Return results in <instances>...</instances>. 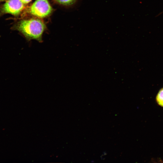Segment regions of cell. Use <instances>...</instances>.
<instances>
[{"instance_id":"6da1fadb","label":"cell","mask_w":163,"mask_h":163,"mask_svg":"<svg viewBox=\"0 0 163 163\" xmlns=\"http://www.w3.org/2000/svg\"><path fill=\"white\" fill-rule=\"evenodd\" d=\"M46 26L41 20L33 18L20 21L17 26V29L28 40L35 39L42 40V35Z\"/></svg>"},{"instance_id":"7a4b0ae2","label":"cell","mask_w":163,"mask_h":163,"mask_svg":"<svg viewBox=\"0 0 163 163\" xmlns=\"http://www.w3.org/2000/svg\"><path fill=\"white\" fill-rule=\"evenodd\" d=\"M52 11V8L48 0H36L29 10L31 14L40 18L48 16Z\"/></svg>"},{"instance_id":"3957f363","label":"cell","mask_w":163,"mask_h":163,"mask_svg":"<svg viewBox=\"0 0 163 163\" xmlns=\"http://www.w3.org/2000/svg\"><path fill=\"white\" fill-rule=\"evenodd\" d=\"M24 7L20 0H8L3 5L2 11L3 13L17 15L21 12Z\"/></svg>"},{"instance_id":"277c9868","label":"cell","mask_w":163,"mask_h":163,"mask_svg":"<svg viewBox=\"0 0 163 163\" xmlns=\"http://www.w3.org/2000/svg\"><path fill=\"white\" fill-rule=\"evenodd\" d=\"M156 101L159 105L163 107V88L158 91L156 97Z\"/></svg>"},{"instance_id":"5b68a950","label":"cell","mask_w":163,"mask_h":163,"mask_svg":"<svg viewBox=\"0 0 163 163\" xmlns=\"http://www.w3.org/2000/svg\"><path fill=\"white\" fill-rule=\"evenodd\" d=\"M60 4L65 5H70L74 4L77 0H55Z\"/></svg>"},{"instance_id":"8992f818","label":"cell","mask_w":163,"mask_h":163,"mask_svg":"<svg viewBox=\"0 0 163 163\" xmlns=\"http://www.w3.org/2000/svg\"><path fill=\"white\" fill-rule=\"evenodd\" d=\"M22 3L24 4H27L30 2L31 0H20Z\"/></svg>"},{"instance_id":"52a82bcc","label":"cell","mask_w":163,"mask_h":163,"mask_svg":"<svg viewBox=\"0 0 163 163\" xmlns=\"http://www.w3.org/2000/svg\"><path fill=\"white\" fill-rule=\"evenodd\" d=\"M3 0H0V1H3Z\"/></svg>"}]
</instances>
